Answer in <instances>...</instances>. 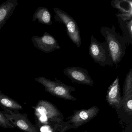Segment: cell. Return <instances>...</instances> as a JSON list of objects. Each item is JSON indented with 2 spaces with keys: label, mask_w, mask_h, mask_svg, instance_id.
<instances>
[{
  "label": "cell",
  "mask_w": 132,
  "mask_h": 132,
  "mask_svg": "<svg viewBox=\"0 0 132 132\" xmlns=\"http://www.w3.org/2000/svg\"><path fill=\"white\" fill-rule=\"evenodd\" d=\"M34 108L35 125L39 132H59L64 122V117L55 105L41 100Z\"/></svg>",
  "instance_id": "obj_1"
},
{
  "label": "cell",
  "mask_w": 132,
  "mask_h": 132,
  "mask_svg": "<svg viewBox=\"0 0 132 132\" xmlns=\"http://www.w3.org/2000/svg\"><path fill=\"white\" fill-rule=\"evenodd\" d=\"M100 31L105 38L113 64L117 65L125 56L127 42L116 32L113 25L111 28L102 27Z\"/></svg>",
  "instance_id": "obj_2"
},
{
  "label": "cell",
  "mask_w": 132,
  "mask_h": 132,
  "mask_svg": "<svg viewBox=\"0 0 132 132\" xmlns=\"http://www.w3.org/2000/svg\"><path fill=\"white\" fill-rule=\"evenodd\" d=\"M35 80L45 87V90L52 95L70 101H77V99L71 93L75 91V88L63 83L57 78L52 81L44 77L35 78Z\"/></svg>",
  "instance_id": "obj_3"
},
{
  "label": "cell",
  "mask_w": 132,
  "mask_h": 132,
  "mask_svg": "<svg viewBox=\"0 0 132 132\" xmlns=\"http://www.w3.org/2000/svg\"><path fill=\"white\" fill-rule=\"evenodd\" d=\"M99 109L93 106L88 109H82L73 111V114L64 122L59 132H65L71 129H77L92 120L98 115Z\"/></svg>",
  "instance_id": "obj_4"
},
{
  "label": "cell",
  "mask_w": 132,
  "mask_h": 132,
  "mask_svg": "<svg viewBox=\"0 0 132 132\" xmlns=\"http://www.w3.org/2000/svg\"><path fill=\"white\" fill-rule=\"evenodd\" d=\"M55 13L54 18L56 22L65 25L66 33L69 39L79 48L81 44L80 30L75 20L67 13L61 9L55 7L53 9Z\"/></svg>",
  "instance_id": "obj_5"
},
{
  "label": "cell",
  "mask_w": 132,
  "mask_h": 132,
  "mask_svg": "<svg viewBox=\"0 0 132 132\" xmlns=\"http://www.w3.org/2000/svg\"><path fill=\"white\" fill-rule=\"evenodd\" d=\"M89 54L94 62L101 66H113L112 58L105 42H100L92 35L91 37V42L89 47Z\"/></svg>",
  "instance_id": "obj_6"
},
{
  "label": "cell",
  "mask_w": 132,
  "mask_h": 132,
  "mask_svg": "<svg viewBox=\"0 0 132 132\" xmlns=\"http://www.w3.org/2000/svg\"><path fill=\"white\" fill-rule=\"evenodd\" d=\"M2 111L6 118L14 127L25 132H40L36 125L32 124L28 118L27 114L19 111H14L7 109Z\"/></svg>",
  "instance_id": "obj_7"
},
{
  "label": "cell",
  "mask_w": 132,
  "mask_h": 132,
  "mask_svg": "<svg viewBox=\"0 0 132 132\" xmlns=\"http://www.w3.org/2000/svg\"><path fill=\"white\" fill-rule=\"evenodd\" d=\"M63 73L72 82L89 86L94 84L88 71L81 67H68L63 70Z\"/></svg>",
  "instance_id": "obj_8"
},
{
  "label": "cell",
  "mask_w": 132,
  "mask_h": 132,
  "mask_svg": "<svg viewBox=\"0 0 132 132\" xmlns=\"http://www.w3.org/2000/svg\"><path fill=\"white\" fill-rule=\"evenodd\" d=\"M31 41L35 47L45 53H50L61 48L55 38L47 32L41 37L33 36Z\"/></svg>",
  "instance_id": "obj_9"
},
{
  "label": "cell",
  "mask_w": 132,
  "mask_h": 132,
  "mask_svg": "<svg viewBox=\"0 0 132 132\" xmlns=\"http://www.w3.org/2000/svg\"><path fill=\"white\" fill-rule=\"evenodd\" d=\"M106 100L108 104L112 108L117 110L121 107L122 97L121 96L119 76L117 77L108 88L106 92Z\"/></svg>",
  "instance_id": "obj_10"
},
{
  "label": "cell",
  "mask_w": 132,
  "mask_h": 132,
  "mask_svg": "<svg viewBox=\"0 0 132 132\" xmlns=\"http://www.w3.org/2000/svg\"><path fill=\"white\" fill-rule=\"evenodd\" d=\"M112 7L117 9L116 14L117 18L123 21L132 20V1L131 0H113L111 3Z\"/></svg>",
  "instance_id": "obj_11"
},
{
  "label": "cell",
  "mask_w": 132,
  "mask_h": 132,
  "mask_svg": "<svg viewBox=\"0 0 132 132\" xmlns=\"http://www.w3.org/2000/svg\"><path fill=\"white\" fill-rule=\"evenodd\" d=\"M18 4L17 0H7L0 5V30L12 16Z\"/></svg>",
  "instance_id": "obj_12"
},
{
  "label": "cell",
  "mask_w": 132,
  "mask_h": 132,
  "mask_svg": "<svg viewBox=\"0 0 132 132\" xmlns=\"http://www.w3.org/2000/svg\"><path fill=\"white\" fill-rule=\"evenodd\" d=\"M51 15L48 9L46 7H40L37 9L33 15L32 21L38 20V23L46 25L52 24Z\"/></svg>",
  "instance_id": "obj_13"
},
{
  "label": "cell",
  "mask_w": 132,
  "mask_h": 132,
  "mask_svg": "<svg viewBox=\"0 0 132 132\" xmlns=\"http://www.w3.org/2000/svg\"><path fill=\"white\" fill-rule=\"evenodd\" d=\"M0 106L12 111H19L23 109V106L17 101L6 95L0 90Z\"/></svg>",
  "instance_id": "obj_14"
},
{
  "label": "cell",
  "mask_w": 132,
  "mask_h": 132,
  "mask_svg": "<svg viewBox=\"0 0 132 132\" xmlns=\"http://www.w3.org/2000/svg\"><path fill=\"white\" fill-rule=\"evenodd\" d=\"M117 18L120 27L123 35V37L128 44L132 45V20L123 21L120 18Z\"/></svg>",
  "instance_id": "obj_15"
},
{
  "label": "cell",
  "mask_w": 132,
  "mask_h": 132,
  "mask_svg": "<svg viewBox=\"0 0 132 132\" xmlns=\"http://www.w3.org/2000/svg\"><path fill=\"white\" fill-rule=\"evenodd\" d=\"M123 96L132 93V69H130L126 76L123 84Z\"/></svg>",
  "instance_id": "obj_16"
},
{
  "label": "cell",
  "mask_w": 132,
  "mask_h": 132,
  "mask_svg": "<svg viewBox=\"0 0 132 132\" xmlns=\"http://www.w3.org/2000/svg\"><path fill=\"white\" fill-rule=\"evenodd\" d=\"M122 106L126 112L129 115H132V93L122 98Z\"/></svg>",
  "instance_id": "obj_17"
},
{
  "label": "cell",
  "mask_w": 132,
  "mask_h": 132,
  "mask_svg": "<svg viewBox=\"0 0 132 132\" xmlns=\"http://www.w3.org/2000/svg\"><path fill=\"white\" fill-rule=\"evenodd\" d=\"M0 127L4 129H14L15 127L6 118L2 111H0Z\"/></svg>",
  "instance_id": "obj_18"
},
{
  "label": "cell",
  "mask_w": 132,
  "mask_h": 132,
  "mask_svg": "<svg viewBox=\"0 0 132 132\" xmlns=\"http://www.w3.org/2000/svg\"><path fill=\"white\" fill-rule=\"evenodd\" d=\"M87 132V131H83V132Z\"/></svg>",
  "instance_id": "obj_19"
}]
</instances>
